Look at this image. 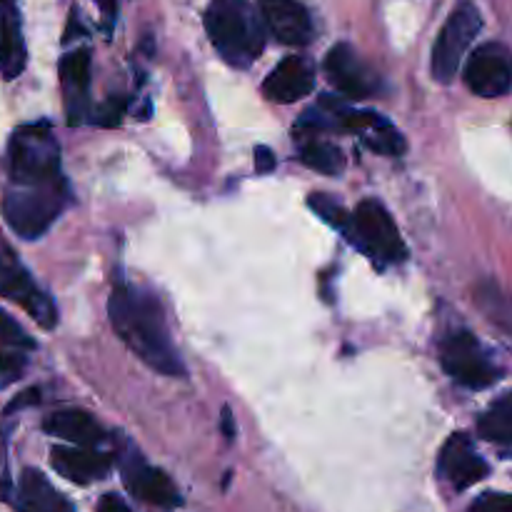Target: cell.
Segmentation results:
<instances>
[{
  "label": "cell",
  "instance_id": "30",
  "mask_svg": "<svg viewBox=\"0 0 512 512\" xmlns=\"http://www.w3.org/2000/svg\"><path fill=\"white\" fill-rule=\"evenodd\" d=\"M98 512H133V510H130L128 505L118 498V495H105V498L100 500Z\"/></svg>",
  "mask_w": 512,
  "mask_h": 512
},
{
  "label": "cell",
  "instance_id": "9",
  "mask_svg": "<svg viewBox=\"0 0 512 512\" xmlns=\"http://www.w3.org/2000/svg\"><path fill=\"white\" fill-rule=\"evenodd\" d=\"M465 83L480 98H500L512 90V53L500 43L473 50L465 65Z\"/></svg>",
  "mask_w": 512,
  "mask_h": 512
},
{
  "label": "cell",
  "instance_id": "6",
  "mask_svg": "<svg viewBox=\"0 0 512 512\" xmlns=\"http://www.w3.org/2000/svg\"><path fill=\"white\" fill-rule=\"evenodd\" d=\"M0 295L13 300L25 310L40 328L53 330L58 323V310L50 295L33 280L30 270L13 250V245L0 235Z\"/></svg>",
  "mask_w": 512,
  "mask_h": 512
},
{
  "label": "cell",
  "instance_id": "19",
  "mask_svg": "<svg viewBox=\"0 0 512 512\" xmlns=\"http://www.w3.org/2000/svg\"><path fill=\"white\" fill-rule=\"evenodd\" d=\"M28 50H25L23 28H20V15L13 5H5L0 15V73L5 80L18 78L25 70Z\"/></svg>",
  "mask_w": 512,
  "mask_h": 512
},
{
  "label": "cell",
  "instance_id": "1",
  "mask_svg": "<svg viewBox=\"0 0 512 512\" xmlns=\"http://www.w3.org/2000/svg\"><path fill=\"white\" fill-rule=\"evenodd\" d=\"M108 315L118 338L145 365L170 378H183V360L173 348L158 298L120 283L108 300Z\"/></svg>",
  "mask_w": 512,
  "mask_h": 512
},
{
  "label": "cell",
  "instance_id": "5",
  "mask_svg": "<svg viewBox=\"0 0 512 512\" xmlns=\"http://www.w3.org/2000/svg\"><path fill=\"white\" fill-rule=\"evenodd\" d=\"M345 235L355 248L363 250L370 258L380 260V263H403L408 258V248L400 238L398 225L393 223L388 208L380 200H363L355 208Z\"/></svg>",
  "mask_w": 512,
  "mask_h": 512
},
{
  "label": "cell",
  "instance_id": "27",
  "mask_svg": "<svg viewBox=\"0 0 512 512\" xmlns=\"http://www.w3.org/2000/svg\"><path fill=\"white\" fill-rule=\"evenodd\" d=\"M468 512H512V495L485 493L470 505Z\"/></svg>",
  "mask_w": 512,
  "mask_h": 512
},
{
  "label": "cell",
  "instance_id": "17",
  "mask_svg": "<svg viewBox=\"0 0 512 512\" xmlns=\"http://www.w3.org/2000/svg\"><path fill=\"white\" fill-rule=\"evenodd\" d=\"M10 500L18 512H75L73 503L63 493H58L40 470L33 468L23 470Z\"/></svg>",
  "mask_w": 512,
  "mask_h": 512
},
{
  "label": "cell",
  "instance_id": "13",
  "mask_svg": "<svg viewBox=\"0 0 512 512\" xmlns=\"http://www.w3.org/2000/svg\"><path fill=\"white\" fill-rule=\"evenodd\" d=\"M438 470L455 490H468L488 478L490 468L483 455L473 448L468 435H453L440 453Z\"/></svg>",
  "mask_w": 512,
  "mask_h": 512
},
{
  "label": "cell",
  "instance_id": "2",
  "mask_svg": "<svg viewBox=\"0 0 512 512\" xmlns=\"http://www.w3.org/2000/svg\"><path fill=\"white\" fill-rule=\"evenodd\" d=\"M205 30L215 50L235 68H248L265 48L263 18L248 0H210Z\"/></svg>",
  "mask_w": 512,
  "mask_h": 512
},
{
  "label": "cell",
  "instance_id": "14",
  "mask_svg": "<svg viewBox=\"0 0 512 512\" xmlns=\"http://www.w3.org/2000/svg\"><path fill=\"white\" fill-rule=\"evenodd\" d=\"M60 85H63L68 125H80L88 118L90 105V50L80 48L60 60Z\"/></svg>",
  "mask_w": 512,
  "mask_h": 512
},
{
  "label": "cell",
  "instance_id": "12",
  "mask_svg": "<svg viewBox=\"0 0 512 512\" xmlns=\"http://www.w3.org/2000/svg\"><path fill=\"white\" fill-rule=\"evenodd\" d=\"M265 30L283 45H308L313 40V20L298 0H260Z\"/></svg>",
  "mask_w": 512,
  "mask_h": 512
},
{
  "label": "cell",
  "instance_id": "31",
  "mask_svg": "<svg viewBox=\"0 0 512 512\" xmlns=\"http://www.w3.org/2000/svg\"><path fill=\"white\" fill-rule=\"evenodd\" d=\"M223 433H225V438L233 440L235 428H233V420H230V410H228V408L223 410Z\"/></svg>",
  "mask_w": 512,
  "mask_h": 512
},
{
  "label": "cell",
  "instance_id": "28",
  "mask_svg": "<svg viewBox=\"0 0 512 512\" xmlns=\"http://www.w3.org/2000/svg\"><path fill=\"white\" fill-rule=\"evenodd\" d=\"M255 170H258L260 175L273 173L275 170V155L268 145H258V148H255Z\"/></svg>",
  "mask_w": 512,
  "mask_h": 512
},
{
  "label": "cell",
  "instance_id": "22",
  "mask_svg": "<svg viewBox=\"0 0 512 512\" xmlns=\"http://www.w3.org/2000/svg\"><path fill=\"white\" fill-rule=\"evenodd\" d=\"M365 135H368V138H365L368 148L375 150V153H380V155L398 158V155H403L405 148H408L403 133H398V130H395L390 123L380 125V128L370 130V133H365Z\"/></svg>",
  "mask_w": 512,
  "mask_h": 512
},
{
  "label": "cell",
  "instance_id": "23",
  "mask_svg": "<svg viewBox=\"0 0 512 512\" xmlns=\"http://www.w3.org/2000/svg\"><path fill=\"white\" fill-rule=\"evenodd\" d=\"M308 205L313 213H318V218H323L325 223L333 225V228H340L343 233L350 228V220H353V215H348V210H345L338 200L330 198V195L313 193L310 195Z\"/></svg>",
  "mask_w": 512,
  "mask_h": 512
},
{
  "label": "cell",
  "instance_id": "7",
  "mask_svg": "<svg viewBox=\"0 0 512 512\" xmlns=\"http://www.w3.org/2000/svg\"><path fill=\"white\" fill-rule=\"evenodd\" d=\"M480 28H483V15H480L478 5L463 0L455 5L450 18L445 20L443 30H440L438 40L433 48V75L440 83H450L458 75L460 63H463L465 53H468L470 43L478 38Z\"/></svg>",
  "mask_w": 512,
  "mask_h": 512
},
{
  "label": "cell",
  "instance_id": "21",
  "mask_svg": "<svg viewBox=\"0 0 512 512\" xmlns=\"http://www.w3.org/2000/svg\"><path fill=\"white\" fill-rule=\"evenodd\" d=\"M300 160L308 165L310 170H318L323 175H340L345 170V155L338 145L328 143V140H308L300 148Z\"/></svg>",
  "mask_w": 512,
  "mask_h": 512
},
{
  "label": "cell",
  "instance_id": "15",
  "mask_svg": "<svg viewBox=\"0 0 512 512\" xmlns=\"http://www.w3.org/2000/svg\"><path fill=\"white\" fill-rule=\"evenodd\" d=\"M50 463H53L55 473L78 485L103 480L113 468V460L108 453H100L98 448H75V445L73 448L50 450Z\"/></svg>",
  "mask_w": 512,
  "mask_h": 512
},
{
  "label": "cell",
  "instance_id": "3",
  "mask_svg": "<svg viewBox=\"0 0 512 512\" xmlns=\"http://www.w3.org/2000/svg\"><path fill=\"white\" fill-rule=\"evenodd\" d=\"M70 200L68 183L55 180V183L40 185H10L3 195V215L15 235L25 240H35L48 233L50 225L60 218Z\"/></svg>",
  "mask_w": 512,
  "mask_h": 512
},
{
  "label": "cell",
  "instance_id": "20",
  "mask_svg": "<svg viewBox=\"0 0 512 512\" xmlns=\"http://www.w3.org/2000/svg\"><path fill=\"white\" fill-rule=\"evenodd\" d=\"M478 433L498 445H512V393L503 395L498 403L485 410L478 420Z\"/></svg>",
  "mask_w": 512,
  "mask_h": 512
},
{
  "label": "cell",
  "instance_id": "18",
  "mask_svg": "<svg viewBox=\"0 0 512 512\" xmlns=\"http://www.w3.org/2000/svg\"><path fill=\"white\" fill-rule=\"evenodd\" d=\"M45 433L55 435L60 440H68L75 448H98L108 440L103 425L85 410H58L45 420Z\"/></svg>",
  "mask_w": 512,
  "mask_h": 512
},
{
  "label": "cell",
  "instance_id": "32",
  "mask_svg": "<svg viewBox=\"0 0 512 512\" xmlns=\"http://www.w3.org/2000/svg\"><path fill=\"white\" fill-rule=\"evenodd\" d=\"M95 3L103 8L105 15H113L115 13V0H95Z\"/></svg>",
  "mask_w": 512,
  "mask_h": 512
},
{
  "label": "cell",
  "instance_id": "10",
  "mask_svg": "<svg viewBox=\"0 0 512 512\" xmlns=\"http://www.w3.org/2000/svg\"><path fill=\"white\" fill-rule=\"evenodd\" d=\"M120 473H123L125 488L143 503L155 505V508H178L180 493L173 480L163 470L153 468L143 460V455L128 450L120 455Z\"/></svg>",
  "mask_w": 512,
  "mask_h": 512
},
{
  "label": "cell",
  "instance_id": "33",
  "mask_svg": "<svg viewBox=\"0 0 512 512\" xmlns=\"http://www.w3.org/2000/svg\"><path fill=\"white\" fill-rule=\"evenodd\" d=\"M0 3H3V5H10V3H13V0H0Z\"/></svg>",
  "mask_w": 512,
  "mask_h": 512
},
{
  "label": "cell",
  "instance_id": "16",
  "mask_svg": "<svg viewBox=\"0 0 512 512\" xmlns=\"http://www.w3.org/2000/svg\"><path fill=\"white\" fill-rule=\"evenodd\" d=\"M315 85V68L305 58L290 55L265 78L263 93L273 103H295L305 98Z\"/></svg>",
  "mask_w": 512,
  "mask_h": 512
},
{
  "label": "cell",
  "instance_id": "4",
  "mask_svg": "<svg viewBox=\"0 0 512 512\" xmlns=\"http://www.w3.org/2000/svg\"><path fill=\"white\" fill-rule=\"evenodd\" d=\"M63 180L60 145L50 123L20 125L8 145V183L33 185Z\"/></svg>",
  "mask_w": 512,
  "mask_h": 512
},
{
  "label": "cell",
  "instance_id": "29",
  "mask_svg": "<svg viewBox=\"0 0 512 512\" xmlns=\"http://www.w3.org/2000/svg\"><path fill=\"white\" fill-rule=\"evenodd\" d=\"M40 403V390L38 388H30V390H23V393L18 395V398L13 400V403L5 408V415H13L15 410H23L28 408V405H38Z\"/></svg>",
  "mask_w": 512,
  "mask_h": 512
},
{
  "label": "cell",
  "instance_id": "25",
  "mask_svg": "<svg viewBox=\"0 0 512 512\" xmlns=\"http://www.w3.org/2000/svg\"><path fill=\"white\" fill-rule=\"evenodd\" d=\"M25 365H28V358L23 350H0V390L23 378Z\"/></svg>",
  "mask_w": 512,
  "mask_h": 512
},
{
  "label": "cell",
  "instance_id": "8",
  "mask_svg": "<svg viewBox=\"0 0 512 512\" xmlns=\"http://www.w3.org/2000/svg\"><path fill=\"white\" fill-rule=\"evenodd\" d=\"M440 360H443L445 373L463 388L485 390L500 380V368L468 330H458L445 340L440 348Z\"/></svg>",
  "mask_w": 512,
  "mask_h": 512
},
{
  "label": "cell",
  "instance_id": "11",
  "mask_svg": "<svg viewBox=\"0 0 512 512\" xmlns=\"http://www.w3.org/2000/svg\"><path fill=\"white\" fill-rule=\"evenodd\" d=\"M325 75L330 85L348 100L370 98L378 90V75L348 43L330 48V53L325 55Z\"/></svg>",
  "mask_w": 512,
  "mask_h": 512
},
{
  "label": "cell",
  "instance_id": "24",
  "mask_svg": "<svg viewBox=\"0 0 512 512\" xmlns=\"http://www.w3.org/2000/svg\"><path fill=\"white\" fill-rule=\"evenodd\" d=\"M0 345H5V350H23L25 353V350L35 348V340L10 315L0 310Z\"/></svg>",
  "mask_w": 512,
  "mask_h": 512
},
{
  "label": "cell",
  "instance_id": "26",
  "mask_svg": "<svg viewBox=\"0 0 512 512\" xmlns=\"http://www.w3.org/2000/svg\"><path fill=\"white\" fill-rule=\"evenodd\" d=\"M125 98H108L103 105H100L98 110H95V123L103 125V128H115V125H120V120H123V113H125Z\"/></svg>",
  "mask_w": 512,
  "mask_h": 512
}]
</instances>
